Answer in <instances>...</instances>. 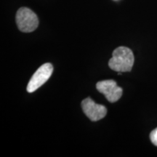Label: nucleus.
Instances as JSON below:
<instances>
[{"label":"nucleus","mask_w":157,"mask_h":157,"mask_svg":"<svg viewBox=\"0 0 157 157\" xmlns=\"http://www.w3.org/2000/svg\"><path fill=\"white\" fill-rule=\"evenodd\" d=\"M112 56L109 62L111 69L117 72H127L132 70L135 58L130 49L119 47L113 50Z\"/></svg>","instance_id":"obj_1"},{"label":"nucleus","mask_w":157,"mask_h":157,"mask_svg":"<svg viewBox=\"0 0 157 157\" xmlns=\"http://www.w3.org/2000/svg\"><path fill=\"white\" fill-rule=\"evenodd\" d=\"M16 23L22 32L29 33L36 30L39 25L37 15L27 7H21L16 13Z\"/></svg>","instance_id":"obj_2"},{"label":"nucleus","mask_w":157,"mask_h":157,"mask_svg":"<svg viewBox=\"0 0 157 157\" xmlns=\"http://www.w3.org/2000/svg\"><path fill=\"white\" fill-rule=\"evenodd\" d=\"M53 71V66L47 63L41 66L34 74L27 86V91L33 93L42 86L50 78Z\"/></svg>","instance_id":"obj_3"},{"label":"nucleus","mask_w":157,"mask_h":157,"mask_svg":"<svg viewBox=\"0 0 157 157\" xmlns=\"http://www.w3.org/2000/svg\"><path fill=\"white\" fill-rule=\"evenodd\" d=\"M96 88L100 93H103L110 103H115L122 95V89L118 87L114 80H104L96 84Z\"/></svg>","instance_id":"obj_4"},{"label":"nucleus","mask_w":157,"mask_h":157,"mask_svg":"<svg viewBox=\"0 0 157 157\" xmlns=\"http://www.w3.org/2000/svg\"><path fill=\"white\" fill-rule=\"evenodd\" d=\"M82 108L85 115L93 121L101 120L107 113L106 108L104 105L97 104L90 98L82 101Z\"/></svg>","instance_id":"obj_5"},{"label":"nucleus","mask_w":157,"mask_h":157,"mask_svg":"<svg viewBox=\"0 0 157 157\" xmlns=\"http://www.w3.org/2000/svg\"><path fill=\"white\" fill-rule=\"evenodd\" d=\"M150 139L154 146H157V128H156L151 132Z\"/></svg>","instance_id":"obj_6"}]
</instances>
